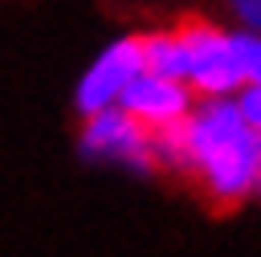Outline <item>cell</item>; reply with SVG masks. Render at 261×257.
I'll return each instance as SVG.
<instances>
[{
    "instance_id": "obj_8",
    "label": "cell",
    "mask_w": 261,
    "mask_h": 257,
    "mask_svg": "<svg viewBox=\"0 0 261 257\" xmlns=\"http://www.w3.org/2000/svg\"><path fill=\"white\" fill-rule=\"evenodd\" d=\"M237 20L249 29V33H261V0H228Z\"/></svg>"
},
{
    "instance_id": "obj_3",
    "label": "cell",
    "mask_w": 261,
    "mask_h": 257,
    "mask_svg": "<svg viewBox=\"0 0 261 257\" xmlns=\"http://www.w3.org/2000/svg\"><path fill=\"white\" fill-rule=\"evenodd\" d=\"M82 155L94 163H110V167H126V171H155V147H151V131L130 118L122 106H106L86 114L82 126Z\"/></svg>"
},
{
    "instance_id": "obj_6",
    "label": "cell",
    "mask_w": 261,
    "mask_h": 257,
    "mask_svg": "<svg viewBox=\"0 0 261 257\" xmlns=\"http://www.w3.org/2000/svg\"><path fill=\"white\" fill-rule=\"evenodd\" d=\"M232 49H237V69H241V86H261V33H232Z\"/></svg>"
},
{
    "instance_id": "obj_7",
    "label": "cell",
    "mask_w": 261,
    "mask_h": 257,
    "mask_svg": "<svg viewBox=\"0 0 261 257\" xmlns=\"http://www.w3.org/2000/svg\"><path fill=\"white\" fill-rule=\"evenodd\" d=\"M232 102H237L241 118H245V122H249V126L261 135V86H241Z\"/></svg>"
},
{
    "instance_id": "obj_2",
    "label": "cell",
    "mask_w": 261,
    "mask_h": 257,
    "mask_svg": "<svg viewBox=\"0 0 261 257\" xmlns=\"http://www.w3.org/2000/svg\"><path fill=\"white\" fill-rule=\"evenodd\" d=\"M171 33L179 45V82H188L196 98H232L241 90L232 33L208 20H184Z\"/></svg>"
},
{
    "instance_id": "obj_1",
    "label": "cell",
    "mask_w": 261,
    "mask_h": 257,
    "mask_svg": "<svg viewBox=\"0 0 261 257\" xmlns=\"http://www.w3.org/2000/svg\"><path fill=\"white\" fill-rule=\"evenodd\" d=\"M155 171L184 175L216 208H237L253 196L261 135L241 118L232 98H200L175 126L151 131Z\"/></svg>"
},
{
    "instance_id": "obj_5",
    "label": "cell",
    "mask_w": 261,
    "mask_h": 257,
    "mask_svg": "<svg viewBox=\"0 0 261 257\" xmlns=\"http://www.w3.org/2000/svg\"><path fill=\"white\" fill-rule=\"evenodd\" d=\"M118 106H122L130 118H139L147 131H163V126H175V122L196 106V94H192L179 78H163V73H155V69H139V73L126 82Z\"/></svg>"
},
{
    "instance_id": "obj_4",
    "label": "cell",
    "mask_w": 261,
    "mask_h": 257,
    "mask_svg": "<svg viewBox=\"0 0 261 257\" xmlns=\"http://www.w3.org/2000/svg\"><path fill=\"white\" fill-rule=\"evenodd\" d=\"M139 69H147V61H143V37H122V41L106 45V49L90 61V69L77 78V90H73L77 114L86 118V114H94V110L118 106L126 82H130Z\"/></svg>"
},
{
    "instance_id": "obj_9",
    "label": "cell",
    "mask_w": 261,
    "mask_h": 257,
    "mask_svg": "<svg viewBox=\"0 0 261 257\" xmlns=\"http://www.w3.org/2000/svg\"><path fill=\"white\" fill-rule=\"evenodd\" d=\"M253 196L261 200V159H257V184H253Z\"/></svg>"
}]
</instances>
